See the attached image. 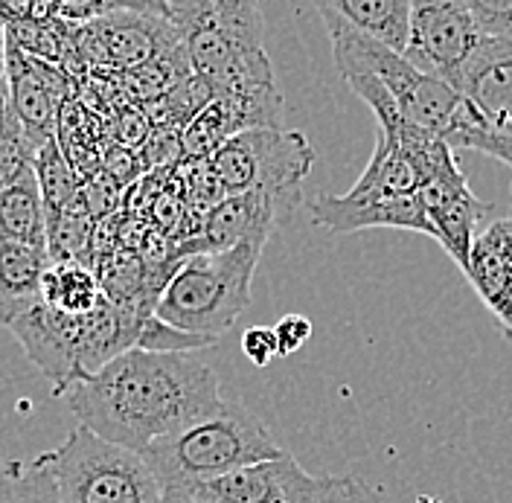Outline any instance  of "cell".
I'll list each match as a JSON object with an SVG mask.
<instances>
[{
    "mask_svg": "<svg viewBox=\"0 0 512 503\" xmlns=\"http://www.w3.org/2000/svg\"><path fill=\"white\" fill-rule=\"evenodd\" d=\"M64 399L79 425L137 454L224 405L213 367L192 352L146 349L114 358Z\"/></svg>",
    "mask_w": 512,
    "mask_h": 503,
    "instance_id": "obj_1",
    "label": "cell"
},
{
    "mask_svg": "<svg viewBox=\"0 0 512 503\" xmlns=\"http://www.w3.org/2000/svg\"><path fill=\"white\" fill-rule=\"evenodd\" d=\"M169 21L190 53L192 70L216 94L236 85H271L274 70L262 47V9L251 0L166 3Z\"/></svg>",
    "mask_w": 512,
    "mask_h": 503,
    "instance_id": "obj_2",
    "label": "cell"
},
{
    "mask_svg": "<svg viewBox=\"0 0 512 503\" xmlns=\"http://www.w3.org/2000/svg\"><path fill=\"white\" fill-rule=\"evenodd\" d=\"M283 454L286 448L271 437L262 419L242 405L224 402L216 413L146 448L143 460L163 486H195Z\"/></svg>",
    "mask_w": 512,
    "mask_h": 503,
    "instance_id": "obj_3",
    "label": "cell"
},
{
    "mask_svg": "<svg viewBox=\"0 0 512 503\" xmlns=\"http://www.w3.org/2000/svg\"><path fill=\"white\" fill-rule=\"evenodd\" d=\"M265 245L187 259L163 288L155 315L198 338L219 341L251 306V283Z\"/></svg>",
    "mask_w": 512,
    "mask_h": 503,
    "instance_id": "obj_4",
    "label": "cell"
},
{
    "mask_svg": "<svg viewBox=\"0 0 512 503\" xmlns=\"http://www.w3.org/2000/svg\"><path fill=\"white\" fill-rule=\"evenodd\" d=\"M315 9L332 38V53H335V64H338L344 82L355 79V76H370V79L382 82L390 96L396 99V105L408 123L425 128V131H434L446 140V134L463 111L460 91H454L451 85L434 79V76H425L402 53H393L384 44L373 41L370 35L355 30L341 15H335L326 3H315Z\"/></svg>",
    "mask_w": 512,
    "mask_h": 503,
    "instance_id": "obj_5",
    "label": "cell"
},
{
    "mask_svg": "<svg viewBox=\"0 0 512 503\" xmlns=\"http://www.w3.org/2000/svg\"><path fill=\"white\" fill-rule=\"evenodd\" d=\"M56 477L62 503H160L163 483L143 454L76 425L59 448L38 454Z\"/></svg>",
    "mask_w": 512,
    "mask_h": 503,
    "instance_id": "obj_6",
    "label": "cell"
},
{
    "mask_svg": "<svg viewBox=\"0 0 512 503\" xmlns=\"http://www.w3.org/2000/svg\"><path fill=\"white\" fill-rule=\"evenodd\" d=\"M213 163L227 195L268 192L291 210L303 201L300 187L315 166V149L300 131L254 128L227 140Z\"/></svg>",
    "mask_w": 512,
    "mask_h": 503,
    "instance_id": "obj_7",
    "label": "cell"
},
{
    "mask_svg": "<svg viewBox=\"0 0 512 503\" xmlns=\"http://www.w3.org/2000/svg\"><path fill=\"white\" fill-rule=\"evenodd\" d=\"M483 35L469 0H414L405 59L457 91Z\"/></svg>",
    "mask_w": 512,
    "mask_h": 503,
    "instance_id": "obj_8",
    "label": "cell"
},
{
    "mask_svg": "<svg viewBox=\"0 0 512 503\" xmlns=\"http://www.w3.org/2000/svg\"><path fill=\"white\" fill-rule=\"evenodd\" d=\"M338 477L309 474L291 454L245 466L207 483L181 486L201 503H326Z\"/></svg>",
    "mask_w": 512,
    "mask_h": 503,
    "instance_id": "obj_9",
    "label": "cell"
},
{
    "mask_svg": "<svg viewBox=\"0 0 512 503\" xmlns=\"http://www.w3.org/2000/svg\"><path fill=\"white\" fill-rule=\"evenodd\" d=\"M88 35L94 38L99 62L131 73L181 44L166 3H117L88 27Z\"/></svg>",
    "mask_w": 512,
    "mask_h": 503,
    "instance_id": "obj_10",
    "label": "cell"
},
{
    "mask_svg": "<svg viewBox=\"0 0 512 503\" xmlns=\"http://www.w3.org/2000/svg\"><path fill=\"white\" fill-rule=\"evenodd\" d=\"M85 323L88 317L59 315L41 303L9 329L32 364L53 381V393L62 399L76 384H82Z\"/></svg>",
    "mask_w": 512,
    "mask_h": 503,
    "instance_id": "obj_11",
    "label": "cell"
},
{
    "mask_svg": "<svg viewBox=\"0 0 512 503\" xmlns=\"http://www.w3.org/2000/svg\"><path fill=\"white\" fill-rule=\"evenodd\" d=\"M312 219L318 227L347 236L376 227L411 230L434 239V227L428 221L419 189L408 195H376V192H344V195H318L312 204Z\"/></svg>",
    "mask_w": 512,
    "mask_h": 503,
    "instance_id": "obj_12",
    "label": "cell"
},
{
    "mask_svg": "<svg viewBox=\"0 0 512 503\" xmlns=\"http://www.w3.org/2000/svg\"><path fill=\"white\" fill-rule=\"evenodd\" d=\"M419 198L425 204L428 221L434 227V239L443 251L466 271L469 256L480 236V221L486 219L489 204L472 192L463 169H454L419 187Z\"/></svg>",
    "mask_w": 512,
    "mask_h": 503,
    "instance_id": "obj_13",
    "label": "cell"
},
{
    "mask_svg": "<svg viewBox=\"0 0 512 503\" xmlns=\"http://www.w3.org/2000/svg\"><path fill=\"white\" fill-rule=\"evenodd\" d=\"M283 207L268 192L227 195L222 204L204 219L201 236L178 242V256L187 262L204 253H224L242 245H265Z\"/></svg>",
    "mask_w": 512,
    "mask_h": 503,
    "instance_id": "obj_14",
    "label": "cell"
},
{
    "mask_svg": "<svg viewBox=\"0 0 512 503\" xmlns=\"http://www.w3.org/2000/svg\"><path fill=\"white\" fill-rule=\"evenodd\" d=\"M64 94V79L56 67L21 53L9 41V111L24 126L32 146L41 152L47 143L59 140V99Z\"/></svg>",
    "mask_w": 512,
    "mask_h": 503,
    "instance_id": "obj_15",
    "label": "cell"
},
{
    "mask_svg": "<svg viewBox=\"0 0 512 503\" xmlns=\"http://www.w3.org/2000/svg\"><path fill=\"white\" fill-rule=\"evenodd\" d=\"M486 131H512V44L483 38L457 85Z\"/></svg>",
    "mask_w": 512,
    "mask_h": 503,
    "instance_id": "obj_16",
    "label": "cell"
},
{
    "mask_svg": "<svg viewBox=\"0 0 512 503\" xmlns=\"http://www.w3.org/2000/svg\"><path fill=\"white\" fill-rule=\"evenodd\" d=\"M466 277L512 338V219L492 221L480 230Z\"/></svg>",
    "mask_w": 512,
    "mask_h": 503,
    "instance_id": "obj_17",
    "label": "cell"
},
{
    "mask_svg": "<svg viewBox=\"0 0 512 503\" xmlns=\"http://www.w3.org/2000/svg\"><path fill=\"white\" fill-rule=\"evenodd\" d=\"M50 265V253L44 248L0 242V326L12 329L41 306V285Z\"/></svg>",
    "mask_w": 512,
    "mask_h": 503,
    "instance_id": "obj_18",
    "label": "cell"
},
{
    "mask_svg": "<svg viewBox=\"0 0 512 503\" xmlns=\"http://www.w3.org/2000/svg\"><path fill=\"white\" fill-rule=\"evenodd\" d=\"M47 227L50 213L35 166H30L0 189V242H18L47 251Z\"/></svg>",
    "mask_w": 512,
    "mask_h": 503,
    "instance_id": "obj_19",
    "label": "cell"
},
{
    "mask_svg": "<svg viewBox=\"0 0 512 503\" xmlns=\"http://www.w3.org/2000/svg\"><path fill=\"white\" fill-rule=\"evenodd\" d=\"M326 6L355 30L405 56L411 38L414 0H326Z\"/></svg>",
    "mask_w": 512,
    "mask_h": 503,
    "instance_id": "obj_20",
    "label": "cell"
},
{
    "mask_svg": "<svg viewBox=\"0 0 512 503\" xmlns=\"http://www.w3.org/2000/svg\"><path fill=\"white\" fill-rule=\"evenodd\" d=\"M41 303L67 317H88L105 303L102 283L85 262H53L44 274Z\"/></svg>",
    "mask_w": 512,
    "mask_h": 503,
    "instance_id": "obj_21",
    "label": "cell"
},
{
    "mask_svg": "<svg viewBox=\"0 0 512 503\" xmlns=\"http://www.w3.org/2000/svg\"><path fill=\"white\" fill-rule=\"evenodd\" d=\"M0 503H62V495L50 466L35 457L0 463Z\"/></svg>",
    "mask_w": 512,
    "mask_h": 503,
    "instance_id": "obj_22",
    "label": "cell"
},
{
    "mask_svg": "<svg viewBox=\"0 0 512 503\" xmlns=\"http://www.w3.org/2000/svg\"><path fill=\"white\" fill-rule=\"evenodd\" d=\"M35 175H38V184L44 192V204H47V213L56 216L67 210L76 195L82 192L79 187V178L73 172V166L64 158L59 140L47 143L38 155H35Z\"/></svg>",
    "mask_w": 512,
    "mask_h": 503,
    "instance_id": "obj_23",
    "label": "cell"
},
{
    "mask_svg": "<svg viewBox=\"0 0 512 503\" xmlns=\"http://www.w3.org/2000/svg\"><path fill=\"white\" fill-rule=\"evenodd\" d=\"M446 143L451 149H475V152H483L489 158L512 166V131H507V134L486 131L480 117L475 114V108L466 99H463V111H460L457 123L446 134Z\"/></svg>",
    "mask_w": 512,
    "mask_h": 503,
    "instance_id": "obj_24",
    "label": "cell"
},
{
    "mask_svg": "<svg viewBox=\"0 0 512 503\" xmlns=\"http://www.w3.org/2000/svg\"><path fill=\"white\" fill-rule=\"evenodd\" d=\"M224 198H227V192H224V184L213 158L187 160V166H184V201H187L192 213L207 219Z\"/></svg>",
    "mask_w": 512,
    "mask_h": 503,
    "instance_id": "obj_25",
    "label": "cell"
},
{
    "mask_svg": "<svg viewBox=\"0 0 512 503\" xmlns=\"http://www.w3.org/2000/svg\"><path fill=\"white\" fill-rule=\"evenodd\" d=\"M35 155H38V149L32 146L24 126L6 108L0 117V189L12 184L24 169L35 166Z\"/></svg>",
    "mask_w": 512,
    "mask_h": 503,
    "instance_id": "obj_26",
    "label": "cell"
},
{
    "mask_svg": "<svg viewBox=\"0 0 512 503\" xmlns=\"http://www.w3.org/2000/svg\"><path fill=\"white\" fill-rule=\"evenodd\" d=\"M213 344L216 341L198 338V335H187V332L163 323L158 315H152L146 320L143 332H140L137 349H146V352H201V349H210Z\"/></svg>",
    "mask_w": 512,
    "mask_h": 503,
    "instance_id": "obj_27",
    "label": "cell"
},
{
    "mask_svg": "<svg viewBox=\"0 0 512 503\" xmlns=\"http://www.w3.org/2000/svg\"><path fill=\"white\" fill-rule=\"evenodd\" d=\"M483 38L512 44V0H469Z\"/></svg>",
    "mask_w": 512,
    "mask_h": 503,
    "instance_id": "obj_28",
    "label": "cell"
},
{
    "mask_svg": "<svg viewBox=\"0 0 512 503\" xmlns=\"http://www.w3.org/2000/svg\"><path fill=\"white\" fill-rule=\"evenodd\" d=\"M242 352L254 361L256 367H268L277 355H280V344H277V332L265 329V326H251L242 332Z\"/></svg>",
    "mask_w": 512,
    "mask_h": 503,
    "instance_id": "obj_29",
    "label": "cell"
},
{
    "mask_svg": "<svg viewBox=\"0 0 512 503\" xmlns=\"http://www.w3.org/2000/svg\"><path fill=\"white\" fill-rule=\"evenodd\" d=\"M274 332H277L280 355H294L300 346L309 344V338H312V320L303 315H286L277 320Z\"/></svg>",
    "mask_w": 512,
    "mask_h": 503,
    "instance_id": "obj_30",
    "label": "cell"
},
{
    "mask_svg": "<svg viewBox=\"0 0 512 503\" xmlns=\"http://www.w3.org/2000/svg\"><path fill=\"white\" fill-rule=\"evenodd\" d=\"M9 108V32L6 18L0 15V114Z\"/></svg>",
    "mask_w": 512,
    "mask_h": 503,
    "instance_id": "obj_31",
    "label": "cell"
},
{
    "mask_svg": "<svg viewBox=\"0 0 512 503\" xmlns=\"http://www.w3.org/2000/svg\"><path fill=\"white\" fill-rule=\"evenodd\" d=\"M160 503H201L198 498H192L187 489L181 486H163V501Z\"/></svg>",
    "mask_w": 512,
    "mask_h": 503,
    "instance_id": "obj_32",
    "label": "cell"
},
{
    "mask_svg": "<svg viewBox=\"0 0 512 503\" xmlns=\"http://www.w3.org/2000/svg\"><path fill=\"white\" fill-rule=\"evenodd\" d=\"M0 117H3V114H0Z\"/></svg>",
    "mask_w": 512,
    "mask_h": 503,
    "instance_id": "obj_33",
    "label": "cell"
}]
</instances>
